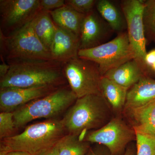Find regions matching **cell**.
<instances>
[{"label": "cell", "instance_id": "83f0119b", "mask_svg": "<svg viewBox=\"0 0 155 155\" xmlns=\"http://www.w3.org/2000/svg\"><path fill=\"white\" fill-rule=\"evenodd\" d=\"M1 63L0 64V78H2L8 72L10 69V65L4 60V58L1 56Z\"/></svg>", "mask_w": 155, "mask_h": 155}, {"label": "cell", "instance_id": "ffe728a7", "mask_svg": "<svg viewBox=\"0 0 155 155\" xmlns=\"http://www.w3.org/2000/svg\"><path fill=\"white\" fill-rule=\"evenodd\" d=\"M90 143L78 136L68 134L58 144L59 155H85L90 150Z\"/></svg>", "mask_w": 155, "mask_h": 155}, {"label": "cell", "instance_id": "ba28073f", "mask_svg": "<svg viewBox=\"0 0 155 155\" xmlns=\"http://www.w3.org/2000/svg\"><path fill=\"white\" fill-rule=\"evenodd\" d=\"M41 11L39 0H1L0 33L11 34L32 21Z\"/></svg>", "mask_w": 155, "mask_h": 155}, {"label": "cell", "instance_id": "f546056e", "mask_svg": "<svg viewBox=\"0 0 155 155\" xmlns=\"http://www.w3.org/2000/svg\"><path fill=\"white\" fill-rule=\"evenodd\" d=\"M2 153L4 155H30L28 153L22 151H11L6 153Z\"/></svg>", "mask_w": 155, "mask_h": 155}, {"label": "cell", "instance_id": "9a60e30c", "mask_svg": "<svg viewBox=\"0 0 155 155\" xmlns=\"http://www.w3.org/2000/svg\"><path fill=\"white\" fill-rule=\"evenodd\" d=\"M105 34L102 22L93 10L86 14L81 24L79 50L91 48L102 44Z\"/></svg>", "mask_w": 155, "mask_h": 155}, {"label": "cell", "instance_id": "2e32d148", "mask_svg": "<svg viewBox=\"0 0 155 155\" xmlns=\"http://www.w3.org/2000/svg\"><path fill=\"white\" fill-rule=\"evenodd\" d=\"M154 101L155 80L146 75L128 89L124 110L141 107Z\"/></svg>", "mask_w": 155, "mask_h": 155}, {"label": "cell", "instance_id": "4316f807", "mask_svg": "<svg viewBox=\"0 0 155 155\" xmlns=\"http://www.w3.org/2000/svg\"><path fill=\"white\" fill-rule=\"evenodd\" d=\"M144 63L147 67H151L155 63V49L147 53L144 58Z\"/></svg>", "mask_w": 155, "mask_h": 155}, {"label": "cell", "instance_id": "484cf974", "mask_svg": "<svg viewBox=\"0 0 155 155\" xmlns=\"http://www.w3.org/2000/svg\"><path fill=\"white\" fill-rule=\"evenodd\" d=\"M66 5L64 0H40V7L41 11L51 12Z\"/></svg>", "mask_w": 155, "mask_h": 155}, {"label": "cell", "instance_id": "7c38bea8", "mask_svg": "<svg viewBox=\"0 0 155 155\" xmlns=\"http://www.w3.org/2000/svg\"><path fill=\"white\" fill-rule=\"evenodd\" d=\"M79 50V37L57 26L50 49L53 60L61 64H64L78 57Z\"/></svg>", "mask_w": 155, "mask_h": 155}, {"label": "cell", "instance_id": "603a6c76", "mask_svg": "<svg viewBox=\"0 0 155 155\" xmlns=\"http://www.w3.org/2000/svg\"><path fill=\"white\" fill-rule=\"evenodd\" d=\"M137 155H155V138L142 134L136 133Z\"/></svg>", "mask_w": 155, "mask_h": 155}, {"label": "cell", "instance_id": "d6a6232c", "mask_svg": "<svg viewBox=\"0 0 155 155\" xmlns=\"http://www.w3.org/2000/svg\"><path fill=\"white\" fill-rule=\"evenodd\" d=\"M151 69H152L153 71H155V63L153 64V66L151 67Z\"/></svg>", "mask_w": 155, "mask_h": 155}, {"label": "cell", "instance_id": "4dcf8cb0", "mask_svg": "<svg viewBox=\"0 0 155 155\" xmlns=\"http://www.w3.org/2000/svg\"><path fill=\"white\" fill-rule=\"evenodd\" d=\"M85 155H105L101 153V152H99L98 151L93 150L91 149H90L88 153Z\"/></svg>", "mask_w": 155, "mask_h": 155}, {"label": "cell", "instance_id": "44dd1931", "mask_svg": "<svg viewBox=\"0 0 155 155\" xmlns=\"http://www.w3.org/2000/svg\"><path fill=\"white\" fill-rule=\"evenodd\" d=\"M96 8L98 12L108 22L112 29L115 31L122 32L124 27V21L120 11L110 1H97Z\"/></svg>", "mask_w": 155, "mask_h": 155}, {"label": "cell", "instance_id": "7a4b0ae2", "mask_svg": "<svg viewBox=\"0 0 155 155\" xmlns=\"http://www.w3.org/2000/svg\"><path fill=\"white\" fill-rule=\"evenodd\" d=\"M113 111L101 94L77 98L62 119L69 134L84 140L89 130H97L113 119Z\"/></svg>", "mask_w": 155, "mask_h": 155}, {"label": "cell", "instance_id": "1f68e13d", "mask_svg": "<svg viewBox=\"0 0 155 155\" xmlns=\"http://www.w3.org/2000/svg\"><path fill=\"white\" fill-rule=\"evenodd\" d=\"M124 155H134V153L133 151L130 149H128Z\"/></svg>", "mask_w": 155, "mask_h": 155}, {"label": "cell", "instance_id": "f1b7e54d", "mask_svg": "<svg viewBox=\"0 0 155 155\" xmlns=\"http://www.w3.org/2000/svg\"><path fill=\"white\" fill-rule=\"evenodd\" d=\"M43 155H59L58 144L55 147H54L52 149L50 150L47 152L45 153Z\"/></svg>", "mask_w": 155, "mask_h": 155}, {"label": "cell", "instance_id": "4fadbf2b", "mask_svg": "<svg viewBox=\"0 0 155 155\" xmlns=\"http://www.w3.org/2000/svg\"><path fill=\"white\" fill-rule=\"evenodd\" d=\"M147 67L135 59L106 72L104 77L129 89L146 75Z\"/></svg>", "mask_w": 155, "mask_h": 155}, {"label": "cell", "instance_id": "3957f363", "mask_svg": "<svg viewBox=\"0 0 155 155\" xmlns=\"http://www.w3.org/2000/svg\"><path fill=\"white\" fill-rule=\"evenodd\" d=\"M62 65L54 61L12 64L8 73L0 79V88L58 86L66 78Z\"/></svg>", "mask_w": 155, "mask_h": 155}, {"label": "cell", "instance_id": "52a82bcc", "mask_svg": "<svg viewBox=\"0 0 155 155\" xmlns=\"http://www.w3.org/2000/svg\"><path fill=\"white\" fill-rule=\"evenodd\" d=\"M62 68L70 88L78 98L101 94L100 84L102 76L95 63L78 56L63 64Z\"/></svg>", "mask_w": 155, "mask_h": 155}, {"label": "cell", "instance_id": "8992f818", "mask_svg": "<svg viewBox=\"0 0 155 155\" xmlns=\"http://www.w3.org/2000/svg\"><path fill=\"white\" fill-rule=\"evenodd\" d=\"M78 56L95 63L103 76L109 70L134 59L135 54L127 31H122L110 41L91 48L79 50Z\"/></svg>", "mask_w": 155, "mask_h": 155}, {"label": "cell", "instance_id": "277c9868", "mask_svg": "<svg viewBox=\"0 0 155 155\" xmlns=\"http://www.w3.org/2000/svg\"><path fill=\"white\" fill-rule=\"evenodd\" d=\"M0 56L9 65L54 61L35 32L33 20L8 36L0 33Z\"/></svg>", "mask_w": 155, "mask_h": 155}, {"label": "cell", "instance_id": "30bf717a", "mask_svg": "<svg viewBox=\"0 0 155 155\" xmlns=\"http://www.w3.org/2000/svg\"><path fill=\"white\" fill-rule=\"evenodd\" d=\"M145 2L141 0H125L121 7L126 22L129 41L135 54V60L144 66L147 54L143 13Z\"/></svg>", "mask_w": 155, "mask_h": 155}, {"label": "cell", "instance_id": "d4e9b609", "mask_svg": "<svg viewBox=\"0 0 155 155\" xmlns=\"http://www.w3.org/2000/svg\"><path fill=\"white\" fill-rule=\"evenodd\" d=\"M97 1L94 0H67L66 5L81 14H88L93 11Z\"/></svg>", "mask_w": 155, "mask_h": 155}, {"label": "cell", "instance_id": "7402d4cb", "mask_svg": "<svg viewBox=\"0 0 155 155\" xmlns=\"http://www.w3.org/2000/svg\"><path fill=\"white\" fill-rule=\"evenodd\" d=\"M143 22L146 38L155 41V0L145 2Z\"/></svg>", "mask_w": 155, "mask_h": 155}, {"label": "cell", "instance_id": "e0dca14e", "mask_svg": "<svg viewBox=\"0 0 155 155\" xmlns=\"http://www.w3.org/2000/svg\"><path fill=\"white\" fill-rule=\"evenodd\" d=\"M100 88L101 94L105 99L112 111L117 114L123 112L128 89L104 76L101 78Z\"/></svg>", "mask_w": 155, "mask_h": 155}, {"label": "cell", "instance_id": "836d02e7", "mask_svg": "<svg viewBox=\"0 0 155 155\" xmlns=\"http://www.w3.org/2000/svg\"><path fill=\"white\" fill-rule=\"evenodd\" d=\"M0 155H3V154L2 153H0Z\"/></svg>", "mask_w": 155, "mask_h": 155}, {"label": "cell", "instance_id": "9c48e42d", "mask_svg": "<svg viewBox=\"0 0 155 155\" xmlns=\"http://www.w3.org/2000/svg\"><path fill=\"white\" fill-rule=\"evenodd\" d=\"M135 131L119 117H115L99 129L87 133L84 140L107 147L111 155L122 151L128 143L136 140Z\"/></svg>", "mask_w": 155, "mask_h": 155}, {"label": "cell", "instance_id": "6da1fadb", "mask_svg": "<svg viewBox=\"0 0 155 155\" xmlns=\"http://www.w3.org/2000/svg\"><path fill=\"white\" fill-rule=\"evenodd\" d=\"M66 130L63 120L32 124L22 133L1 140L0 152L22 151L30 155H43L57 145Z\"/></svg>", "mask_w": 155, "mask_h": 155}, {"label": "cell", "instance_id": "5bb4252c", "mask_svg": "<svg viewBox=\"0 0 155 155\" xmlns=\"http://www.w3.org/2000/svg\"><path fill=\"white\" fill-rule=\"evenodd\" d=\"M135 133L155 138V101L138 107L124 110Z\"/></svg>", "mask_w": 155, "mask_h": 155}, {"label": "cell", "instance_id": "d6986e66", "mask_svg": "<svg viewBox=\"0 0 155 155\" xmlns=\"http://www.w3.org/2000/svg\"><path fill=\"white\" fill-rule=\"evenodd\" d=\"M33 26L37 36L50 51L57 26L49 12L41 11L33 20Z\"/></svg>", "mask_w": 155, "mask_h": 155}, {"label": "cell", "instance_id": "5b68a950", "mask_svg": "<svg viewBox=\"0 0 155 155\" xmlns=\"http://www.w3.org/2000/svg\"><path fill=\"white\" fill-rule=\"evenodd\" d=\"M77 98L71 88H58L13 112L15 127H22L35 119L58 116L75 102Z\"/></svg>", "mask_w": 155, "mask_h": 155}, {"label": "cell", "instance_id": "ac0fdd59", "mask_svg": "<svg viewBox=\"0 0 155 155\" xmlns=\"http://www.w3.org/2000/svg\"><path fill=\"white\" fill-rule=\"evenodd\" d=\"M49 13L57 26L79 37L81 24L86 15L79 13L66 5Z\"/></svg>", "mask_w": 155, "mask_h": 155}, {"label": "cell", "instance_id": "8fae6325", "mask_svg": "<svg viewBox=\"0 0 155 155\" xmlns=\"http://www.w3.org/2000/svg\"><path fill=\"white\" fill-rule=\"evenodd\" d=\"M58 86H47L30 88H0L1 112H12L34 100L42 97L58 89Z\"/></svg>", "mask_w": 155, "mask_h": 155}, {"label": "cell", "instance_id": "cb8c5ba5", "mask_svg": "<svg viewBox=\"0 0 155 155\" xmlns=\"http://www.w3.org/2000/svg\"><path fill=\"white\" fill-rule=\"evenodd\" d=\"M15 127L13 112L0 114V138L1 140L10 137Z\"/></svg>", "mask_w": 155, "mask_h": 155}]
</instances>
